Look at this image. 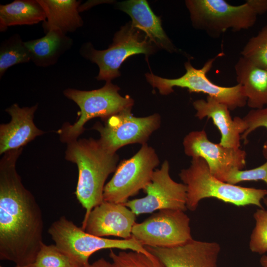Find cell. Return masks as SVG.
Masks as SVG:
<instances>
[{"instance_id": "obj_1", "label": "cell", "mask_w": 267, "mask_h": 267, "mask_svg": "<svg viewBox=\"0 0 267 267\" xmlns=\"http://www.w3.org/2000/svg\"><path fill=\"white\" fill-rule=\"evenodd\" d=\"M22 148L5 152L0 161V259L25 267L44 243L42 210L16 170Z\"/></svg>"}, {"instance_id": "obj_2", "label": "cell", "mask_w": 267, "mask_h": 267, "mask_svg": "<svg viewBox=\"0 0 267 267\" xmlns=\"http://www.w3.org/2000/svg\"><path fill=\"white\" fill-rule=\"evenodd\" d=\"M65 158L78 169L75 194L85 210L81 227L84 229L92 210L103 202L105 181L115 172L119 157L117 153L106 149L99 139L89 138L68 143Z\"/></svg>"}, {"instance_id": "obj_3", "label": "cell", "mask_w": 267, "mask_h": 267, "mask_svg": "<svg viewBox=\"0 0 267 267\" xmlns=\"http://www.w3.org/2000/svg\"><path fill=\"white\" fill-rule=\"evenodd\" d=\"M179 177L186 186V207L191 211L197 209L201 200L207 198H215L236 206L251 205L264 208L261 201L267 195V189L222 181L211 173L201 158H192L190 166L182 169Z\"/></svg>"}, {"instance_id": "obj_4", "label": "cell", "mask_w": 267, "mask_h": 267, "mask_svg": "<svg viewBox=\"0 0 267 267\" xmlns=\"http://www.w3.org/2000/svg\"><path fill=\"white\" fill-rule=\"evenodd\" d=\"M119 87L111 81L101 88L86 91L67 89L63 94L75 102L80 111L78 120L73 124L65 123L57 131L61 142L67 144L77 140L84 132V125L89 120L99 117L103 121L123 110L132 109L134 101L129 95L121 96Z\"/></svg>"}, {"instance_id": "obj_5", "label": "cell", "mask_w": 267, "mask_h": 267, "mask_svg": "<svg viewBox=\"0 0 267 267\" xmlns=\"http://www.w3.org/2000/svg\"><path fill=\"white\" fill-rule=\"evenodd\" d=\"M48 233L55 245L66 254L78 267L89 264L90 256L102 249H119L141 252L151 258L155 257L132 237L128 239H112L87 233L65 217H61L49 227Z\"/></svg>"}, {"instance_id": "obj_6", "label": "cell", "mask_w": 267, "mask_h": 267, "mask_svg": "<svg viewBox=\"0 0 267 267\" xmlns=\"http://www.w3.org/2000/svg\"><path fill=\"white\" fill-rule=\"evenodd\" d=\"M157 48L144 33L130 22L116 33L108 48L96 50L88 43L82 45L80 53L98 66L99 71L96 79L108 82L120 76L119 69L127 58L136 54L147 56L154 53Z\"/></svg>"}, {"instance_id": "obj_7", "label": "cell", "mask_w": 267, "mask_h": 267, "mask_svg": "<svg viewBox=\"0 0 267 267\" xmlns=\"http://www.w3.org/2000/svg\"><path fill=\"white\" fill-rule=\"evenodd\" d=\"M185 4L193 26L213 38H218L228 29L233 31L253 27L257 15L246 0L233 5L224 0H187Z\"/></svg>"}, {"instance_id": "obj_8", "label": "cell", "mask_w": 267, "mask_h": 267, "mask_svg": "<svg viewBox=\"0 0 267 267\" xmlns=\"http://www.w3.org/2000/svg\"><path fill=\"white\" fill-rule=\"evenodd\" d=\"M222 54L220 53L210 58L200 69L194 67L189 61L185 62V74L176 79L163 78L152 73H146L145 77L148 82L162 95L173 92L174 87H180L187 89L189 92L206 94L225 104L230 110L243 107L247 104V98L241 85L237 84L232 87H222L213 83L207 77L214 62Z\"/></svg>"}, {"instance_id": "obj_9", "label": "cell", "mask_w": 267, "mask_h": 267, "mask_svg": "<svg viewBox=\"0 0 267 267\" xmlns=\"http://www.w3.org/2000/svg\"><path fill=\"white\" fill-rule=\"evenodd\" d=\"M160 161L155 150L147 143L131 158L122 160L104 188L103 201L124 204L137 194L150 182Z\"/></svg>"}, {"instance_id": "obj_10", "label": "cell", "mask_w": 267, "mask_h": 267, "mask_svg": "<svg viewBox=\"0 0 267 267\" xmlns=\"http://www.w3.org/2000/svg\"><path fill=\"white\" fill-rule=\"evenodd\" d=\"M180 210H159L143 222L136 223L132 236L143 246L173 248L193 239L190 219Z\"/></svg>"}, {"instance_id": "obj_11", "label": "cell", "mask_w": 267, "mask_h": 267, "mask_svg": "<svg viewBox=\"0 0 267 267\" xmlns=\"http://www.w3.org/2000/svg\"><path fill=\"white\" fill-rule=\"evenodd\" d=\"M132 109L123 110L96 123L93 129L100 134L99 141L108 150L116 152L123 146L134 143H147L150 135L161 126L158 113L139 117L133 115Z\"/></svg>"}, {"instance_id": "obj_12", "label": "cell", "mask_w": 267, "mask_h": 267, "mask_svg": "<svg viewBox=\"0 0 267 267\" xmlns=\"http://www.w3.org/2000/svg\"><path fill=\"white\" fill-rule=\"evenodd\" d=\"M143 190L146 193L145 197L129 200L123 204L136 216L164 209H187L186 186L172 178L167 160L160 168L155 170L150 182Z\"/></svg>"}, {"instance_id": "obj_13", "label": "cell", "mask_w": 267, "mask_h": 267, "mask_svg": "<svg viewBox=\"0 0 267 267\" xmlns=\"http://www.w3.org/2000/svg\"><path fill=\"white\" fill-rule=\"evenodd\" d=\"M182 144L187 156L203 159L211 173L222 181L231 170H243L246 166V153L244 150L212 142L204 130L189 133L184 137Z\"/></svg>"}, {"instance_id": "obj_14", "label": "cell", "mask_w": 267, "mask_h": 267, "mask_svg": "<svg viewBox=\"0 0 267 267\" xmlns=\"http://www.w3.org/2000/svg\"><path fill=\"white\" fill-rule=\"evenodd\" d=\"M163 267H217L221 247L216 242L192 239L173 248L145 246Z\"/></svg>"}, {"instance_id": "obj_15", "label": "cell", "mask_w": 267, "mask_h": 267, "mask_svg": "<svg viewBox=\"0 0 267 267\" xmlns=\"http://www.w3.org/2000/svg\"><path fill=\"white\" fill-rule=\"evenodd\" d=\"M136 215L123 204L103 201L90 213L83 230L101 237L114 236L128 239Z\"/></svg>"}, {"instance_id": "obj_16", "label": "cell", "mask_w": 267, "mask_h": 267, "mask_svg": "<svg viewBox=\"0 0 267 267\" xmlns=\"http://www.w3.org/2000/svg\"><path fill=\"white\" fill-rule=\"evenodd\" d=\"M193 106L195 116L202 120L206 117L212 120L221 134L220 145L227 148H240L241 135L247 129L243 118H232L230 110L224 104L207 96L206 100H195Z\"/></svg>"}, {"instance_id": "obj_17", "label": "cell", "mask_w": 267, "mask_h": 267, "mask_svg": "<svg viewBox=\"0 0 267 267\" xmlns=\"http://www.w3.org/2000/svg\"><path fill=\"white\" fill-rule=\"evenodd\" d=\"M37 104L21 108L13 104L5 109L11 116L10 121L0 126V154L22 148L37 136L44 133L35 125L33 119Z\"/></svg>"}, {"instance_id": "obj_18", "label": "cell", "mask_w": 267, "mask_h": 267, "mask_svg": "<svg viewBox=\"0 0 267 267\" xmlns=\"http://www.w3.org/2000/svg\"><path fill=\"white\" fill-rule=\"evenodd\" d=\"M117 7L130 16L133 26L144 33L158 48L171 53L177 51L164 32L160 18L153 13L146 0H126L119 2Z\"/></svg>"}, {"instance_id": "obj_19", "label": "cell", "mask_w": 267, "mask_h": 267, "mask_svg": "<svg viewBox=\"0 0 267 267\" xmlns=\"http://www.w3.org/2000/svg\"><path fill=\"white\" fill-rule=\"evenodd\" d=\"M237 84L243 87L247 104L252 109L267 106V68L254 64L243 57L235 65Z\"/></svg>"}, {"instance_id": "obj_20", "label": "cell", "mask_w": 267, "mask_h": 267, "mask_svg": "<svg viewBox=\"0 0 267 267\" xmlns=\"http://www.w3.org/2000/svg\"><path fill=\"white\" fill-rule=\"evenodd\" d=\"M43 7L46 20L43 23L45 33L58 30L64 34L73 32L82 26L83 21L79 14L81 1L76 0H38Z\"/></svg>"}, {"instance_id": "obj_21", "label": "cell", "mask_w": 267, "mask_h": 267, "mask_svg": "<svg viewBox=\"0 0 267 267\" xmlns=\"http://www.w3.org/2000/svg\"><path fill=\"white\" fill-rule=\"evenodd\" d=\"M32 61L36 66L48 67L55 64L69 50L73 40L58 30H52L41 38L25 42Z\"/></svg>"}, {"instance_id": "obj_22", "label": "cell", "mask_w": 267, "mask_h": 267, "mask_svg": "<svg viewBox=\"0 0 267 267\" xmlns=\"http://www.w3.org/2000/svg\"><path fill=\"white\" fill-rule=\"evenodd\" d=\"M46 20L38 0H15L0 5V31L12 26L33 25Z\"/></svg>"}, {"instance_id": "obj_23", "label": "cell", "mask_w": 267, "mask_h": 267, "mask_svg": "<svg viewBox=\"0 0 267 267\" xmlns=\"http://www.w3.org/2000/svg\"><path fill=\"white\" fill-rule=\"evenodd\" d=\"M31 61L30 52L18 34L3 41L0 46V77L11 66Z\"/></svg>"}, {"instance_id": "obj_24", "label": "cell", "mask_w": 267, "mask_h": 267, "mask_svg": "<svg viewBox=\"0 0 267 267\" xmlns=\"http://www.w3.org/2000/svg\"><path fill=\"white\" fill-rule=\"evenodd\" d=\"M241 55L256 65L267 68V24L249 40Z\"/></svg>"}, {"instance_id": "obj_25", "label": "cell", "mask_w": 267, "mask_h": 267, "mask_svg": "<svg viewBox=\"0 0 267 267\" xmlns=\"http://www.w3.org/2000/svg\"><path fill=\"white\" fill-rule=\"evenodd\" d=\"M26 267H78L72 260L55 245L41 247L35 260Z\"/></svg>"}, {"instance_id": "obj_26", "label": "cell", "mask_w": 267, "mask_h": 267, "mask_svg": "<svg viewBox=\"0 0 267 267\" xmlns=\"http://www.w3.org/2000/svg\"><path fill=\"white\" fill-rule=\"evenodd\" d=\"M267 209L260 208L253 215L255 226L252 230L249 241L250 250L263 254L267 252V197L263 199Z\"/></svg>"}, {"instance_id": "obj_27", "label": "cell", "mask_w": 267, "mask_h": 267, "mask_svg": "<svg viewBox=\"0 0 267 267\" xmlns=\"http://www.w3.org/2000/svg\"><path fill=\"white\" fill-rule=\"evenodd\" d=\"M109 257L114 267H163L156 258H151L134 251L115 253L110 249Z\"/></svg>"}, {"instance_id": "obj_28", "label": "cell", "mask_w": 267, "mask_h": 267, "mask_svg": "<svg viewBox=\"0 0 267 267\" xmlns=\"http://www.w3.org/2000/svg\"><path fill=\"white\" fill-rule=\"evenodd\" d=\"M262 180L267 185V160L260 166L250 170L234 169L225 177L224 181L237 184L243 181Z\"/></svg>"}, {"instance_id": "obj_29", "label": "cell", "mask_w": 267, "mask_h": 267, "mask_svg": "<svg viewBox=\"0 0 267 267\" xmlns=\"http://www.w3.org/2000/svg\"><path fill=\"white\" fill-rule=\"evenodd\" d=\"M246 123L247 129L241 135V139L244 143H248L247 137L254 131L260 127L267 129V106L258 109H252L243 118ZM263 154L267 160V141L263 147Z\"/></svg>"}, {"instance_id": "obj_30", "label": "cell", "mask_w": 267, "mask_h": 267, "mask_svg": "<svg viewBox=\"0 0 267 267\" xmlns=\"http://www.w3.org/2000/svg\"><path fill=\"white\" fill-rule=\"evenodd\" d=\"M257 15L267 12V0H247Z\"/></svg>"}, {"instance_id": "obj_31", "label": "cell", "mask_w": 267, "mask_h": 267, "mask_svg": "<svg viewBox=\"0 0 267 267\" xmlns=\"http://www.w3.org/2000/svg\"><path fill=\"white\" fill-rule=\"evenodd\" d=\"M84 267H114L112 263L109 262L104 258H100L93 263Z\"/></svg>"}, {"instance_id": "obj_32", "label": "cell", "mask_w": 267, "mask_h": 267, "mask_svg": "<svg viewBox=\"0 0 267 267\" xmlns=\"http://www.w3.org/2000/svg\"><path fill=\"white\" fill-rule=\"evenodd\" d=\"M260 262L263 267H267V256H263L261 258Z\"/></svg>"}]
</instances>
